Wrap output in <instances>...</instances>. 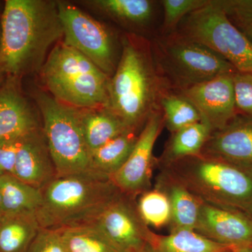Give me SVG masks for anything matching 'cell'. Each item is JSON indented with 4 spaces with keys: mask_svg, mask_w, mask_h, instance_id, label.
<instances>
[{
    "mask_svg": "<svg viewBox=\"0 0 252 252\" xmlns=\"http://www.w3.org/2000/svg\"><path fill=\"white\" fill-rule=\"evenodd\" d=\"M0 21V66L10 77L40 71L63 37L57 1L6 0Z\"/></svg>",
    "mask_w": 252,
    "mask_h": 252,
    "instance_id": "cell-1",
    "label": "cell"
},
{
    "mask_svg": "<svg viewBox=\"0 0 252 252\" xmlns=\"http://www.w3.org/2000/svg\"><path fill=\"white\" fill-rule=\"evenodd\" d=\"M169 89L158 72L151 41L127 33L109 83V107L127 127L140 132L152 113L160 109L162 93Z\"/></svg>",
    "mask_w": 252,
    "mask_h": 252,
    "instance_id": "cell-2",
    "label": "cell"
},
{
    "mask_svg": "<svg viewBox=\"0 0 252 252\" xmlns=\"http://www.w3.org/2000/svg\"><path fill=\"white\" fill-rule=\"evenodd\" d=\"M41 192L39 225L58 230L91 224L122 193L110 178L93 172L56 177Z\"/></svg>",
    "mask_w": 252,
    "mask_h": 252,
    "instance_id": "cell-3",
    "label": "cell"
},
{
    "mask_svg": "<svg viewBox=\"0 0 252 252\" xmlns=\"http://www.w3.org/2000/svg\"><path fill=\"white\" fill-rule=\"evenodd\" d=\"M161 170L203 203L252 217V170L202 154L181 159Z\"/></svg>",
    "mask_w": 252,
    "mask_h": 252,
    "instance_id": "cell-4",
    "label": "cell"
},
{
    "mask_svg": "<svg viewBox=\"0 0 252 252\" xmlns=\"http://www.w3.org/2000/svg\"><path fill=\"white\" fill-rule=\"evenodd\" d=\"M46 92L78 109L109 107L110 77L77 50L59 41L40 69Z\"/></svg>",
    "mask_w": 252,
    "mask_h": 252,
    "instance_id": "cell-5",
    "label": "cell"
},
{
    "mask_svg": "<svg viewBox=\"0 0 252 252\" xmlns=\"http://www.w3.org/2000/svg\"><path fill=\"white\" fill-rule=\"evenodd\" d=\"M156 67L167 87L183 91L225 74L238 72L215 51L177 31L151 40Z\"/></svg>",
    "mask_w": 252,
    "mask_h": 252,
    "instance_id": "cell-6",
    "label": "cell"
},
{
    "mask_svg": "<svg viewBox=\"0 0 252 252\" xmlns=\"http://www.w3.org/2000/svg\"><path fill=\"white\" fill-rule=\"evenodd\" d=\"M34 99L57 177L91 172L81 109L60 102L46 91H36Z\"/></svg>",
    "mask_w": 252,
    "mask_h": 252,
    "instance_id": "cell-7",
    "label": "cell"
},
{
    "mask_svg": "<svg viewBox=\"0 0 252 252\" xmlns=\"http://www.w3.org/2000/svg\"><path fill=\"white\" fill-rule=\"evenodd\" d=\"M177 32L207 46L237 72L252 74V44L230 21L218 0L188 15Z\"/></svg>",
    "mask_w": 252,
    "mask_h": 252,
    "instance_id": "cell-8",
    "label": "cell"
},
{
    "mask_svg": "<svg viewBox=\"0 0 252 252\" xmlns=\"http://www.w3.org/2000/svg\"><path fill=\"white\" fill-rule=\"evenodd\" d=\"M57 1L63 29V42L77 50L112 77L119 61L114 34L75 5Z\"/></svg>",
    "mask_w": 252,
    "mask_h": 252,
    "instance_id": "cell-9",
    "label": "cell"
},
{
    "mask_svg": "<svg viewBox=\"0 0 252 252\" xmlns=\"http://www.w3.org/2000/svg\"><path fill=\"white\" fill-rule=\"evenodd\" d=\"M91 224L120 252H154L158 235L142 220L135 198L122 193Z\"/></svg>",
    "mask_w": 252,
    "mask_h": 252,
    "instance_id": "cell-10",
    "label": "cell"
},
{
    "mask_svg": "<svg viewBox=\"0 0 252 252\" xmlns=\"http://www.w3.org/2000/svg\"><path fill=\"white\" fill-rule=\"evenodd\" d=\"M163 127V117L159 109L147 119L125 163L111 177L114 185L125 195L135 198L150 190L152 168L157 162L154 147Z\"/></svg>",
    "mask_w": 252,
    "mask_h": 252,
    "instance_id": "cell-11",
    "label": "cell"
},
{
    "mask_svg": "<svg viewBox=\"0 0 252 252\" xmlns=\"http://www.w3.org/2000/svg\"><path fill=\"white\" fill-rule=\"evenodd\" d=\"M234 74H222L181 91L195 106L201 122L210 126L212 131L224 127L238 114L233 86Z\"/></svg>",
    "mask_w": 252,
    "mask_h": 252,
    "instance_id": "cell-12",
    "label": "cell"
},
{
    "mask_svg": "<svg viewBox=\"0 0 252 252\" xmlns=\"http://www.w3.org/2000/svg\"><path fill=\"white\" fill-rule=\"evenodd\" d=\"M195 231L228 248L252 247V217L202 202Z\"/></svg>",
    "mask_w": 252,
    "mask_h": 252,
    "instance_id": "cell-13",
    "label": "cell"
},
{
    "mask_svg": "<svg viewBox=\"0 0 252 252\" xmlns=\"http://www.w3.org/2000/svg\"><path fill=\"white\" fill-rule=\"evenodd\" d=\"M200 154L252 170V117L238 114L212 131Z\"/></svg>",
    "mask_w": 252,
    "mask_h": 252,
    "instance_id": "cell-14",
    "label": "cell"
},
{
    "mask_svg": "<svg viewBox=\"0 0 252 252\" xmlns=\"http://www.w3.org/2000/svg\"><path fill=\"white\" fill-rule=\"evenodd\" d=\"M41 127L39 110L23 94L19 78L7 76L0 89V141L23 137Z\"/></svg>",
    "mask_w": 252,
    "mask_h": 252,
    "instance_id": "cell-15",
    "label": "cell"
},
{
    "mask_svg": "<svg viewBox=\"0 0 252 252\" xmlns=\"http://www.w3.org/2000/svg\"><path fill=\"white\" fill-rule=\"evenodd\" d=\"M13 175L39 189L57 177L42 127L23 137Z\"/></svg>",
    "mask_w": 252,
    "mask_h": 252,
    "instance_id": "cell-16",
    "label": "cell"
},
{
    "mask_svg": "<svg viewBox=\"0 0 252 252\" xmlns=\"http://www.w3.org/2000/svg\"><path fill=\"white\" fill-rule=\"evenodd\" d=\"M156 189L167 195L171 207L170 233L178 230H195L202 201L168 172L161 170Z\"/></svg>",
    "mask_w": 252,
    "mask_h": 252,
    "instance_id": "cell-17",
    "label": "cell"
},
{
    "mask_svg": "<svg viewBox=\"0 0 252 252\" xmlns=\"http://www.w3.org/2000/svg\"><path fill=\"white\" fill-rule=\"evenodd\" d=\"M83 2L116 22L137 28L152 23L157 5L151 0H91Z\"/></svg>",
    "mask_w": 252,
    "mask_h": 252,
    "instance_id": "cell-18",
    "label": "cell"
},
{
    "mask_svg": "<svg viewBox=\"0 0 252 252\" xmlns=\"http://www.w3.org/2000/svg\"><path fill=\"white\" fill-rule=\"evenodd\" d=\"M81 114L86 144L91 153L126 131L132 130L109 107L81 109Z\"/></svg>",
    "mask_w": 252,
    "mask_h": 252,
    "instance_id": "cell-19",
    "label": "cell"
},
{
    "mask_svg": "<svg viewBox=\"0 0 252 252\" xmlns=\"http://www.w3.org/2000/svg\"><path fill=\"white\" fill-rule=\"evenodd\" d=\"M42 202L41 189L10 174L0 175V216L35 213Z\"/></svg>",
    "mask_w": 252,
    "mask_h": 252,
    "instance_id": "cell-20",
    "label": "cell"
},
{
    "mask_svg": "<svg viewBox=\"0 0 252 252\" xmlns=\"http://www.w3.org/2000/svg\"><path fill=\"white\" fill-rule=\"evenodd\" d=\"M212 132L210 126L200 122L171 133L163 152L157 160L160 168L185 158L200 155Z\"/></svg>",
    "mask_w": 252,
    "mask_h": 252,
    "instance_id": "cell-21",
    "label": "cell"
},
{
    "mask_svg": "<svg viewBox=\"0 0 252 252\" xmlns=\"http://www.w3.org/2000/svg\"><path fill=\"white\" fill-rule=\"evenodd\" d=\"M41 227L35 213L0 216V252H28Z\"/></svg>",
    "mask_w": 252,
    "mask_h": 252,
    "instance_id": "cell-22",
    "label": "cell"
},
{
    "mask_svg": "<svg viewBox=\"0 0 252 252\" xmlns=\"http://www.w3.org/2000/svg\"><path fill=\"white\" fill-rule=\"evenodd\" d=\"M140 132L127 130L91 153V172L109 177L125 163L135 147Z\"/></svg>",
    "mask_w": 252,
    "mask_h": 252,
    "instance_id": "cell-23",
    "label": "cell"
},
{
    "mask_svg": "<svg viewBox=\"0 0 252 252\" xmlns=\"http://www.w3.org/2000/svg\"><path fill=\"white\" fill-rule=\"evenodd\" d=\"M159 107L163 117L164 127L171 133L201 122L198 110L181 91L165 89L159 99Z\"/></svg>",
    "mask_w": 252,
    "mask_h": 252,
    "instance_id": "cell-24",
    "label": "cell"
},
{
    "mask_svg": "<svg viewBox=\"0 0 252 252\" xmlns=\"http://www.w3.org/2000/svg\"><path fill=\"white\" fill-rule=\"evenodd\" d=\"M228 247L215 243L195 230H182L158 237L154 252H225Z\"/></svg>",
    "mask_w": 252,
    "mask_h": 252,
    "instance_id": "cell-25",
    "label": "cell"
},
{
    "mask_svg": "<svg viewBox=\"0 0 252 252\" xmlns=\"http://www.w3.org/2000/svg\"><path fill=\"white\" fill-rule=\"evenodd\" d=\"M69 252H120L94 225L61 230Z\"/></svg>",
    "mask_w": 252,
    "mask_h": 252,
    "instance_id": "cell-26",
    "label": "cell"
},
{
    "mask_svg": "<svg viewBox=\"0 0 252 252\" xmlns=\"http://www.w3.org/2000/svg\"><path fill=\"white\" fill-rule=\"evenodd\" d=\"M139 213L148 226L160 228L169 224L171 207L166 195L156 189L141 194L137 202Z\"/></svg>",
    "mask_w": 252,
    "mask_h": 252,
    "instance_id": "cell-27",
    "label": "cell"
},
{
    "mask_svg": "<svg viewBox=\"0 0 252 252\" xmlns=\"http://www.w3.org/2000/svg\"><path fill=\"white\" fill-rule=\"evenodd\" d=\"M210 0H162L163 20L160 34H169L177 31V27L188 15L201 9Z\"/></svg>",
    "mask_w": 252,
    "mask_h": 252,
    "instance_id": "cell-28",
    "label": "cell"
},
{
    "mask_svg": "<svg viewBox=\"0 0 252 252\" xmlns=\"http://www.w3.org/2000/svg\"><path fill=\"white\" fill-rule=\"evenodd\" d=\"M233 79L237 112L252 117V74L238 72Z\"/></svg>",
    "mask_w": 252,
    "mask_h": 252,
    "instance_id": "cell-29",
    "label": "cell"
},
{
    "mask_svg": "<svg viewBox=\"0 0 252 252\" xmlns=\"http://www.w3.org/2000/svg\"><path fill=\"white\" fill-rule=\"evenodd\" d=\"M28 252H69L61 230L40 228Z\"/></svg>",
    "mask_w": 252,
    "mask_h": 252,
    "instance_id": "cell-30",
    "label": "cell"
},
{
    "mask_svg": "<svg viewBox=\"0 0 252 252\" xmlns=\"http://www.w3.org/2000/svg\"><path fill=\"white\" fill-rule=\"evenodd\" d=\"M23 137L0 141V172L1 174L13 175L18 149Z\"/></svg>",
    "mask_w": 252,
    "mask_h": 252,
    "instance_id": "cell-31",
    "label": "cell"
},
{
    "mask_svg": "<svg viewBox=\"0 0 252 252\" xmlns=\"http://www.w3.org/2000/svg\"><path fill=\"white\" fill-rule=\"evenodd\" d=\"M252 44V16H228Z\"/></svg>",
    "mask_w": 252,
    "mask_h": 252,
    "instance_id": "cell-32",
    "label": "cell"
},
{
    "mask_svg": "<svg viewBox=\"0 0 252 252\" xmlns=\"http://www.w3.org/2000/svg\"><path fill=\"white\" fill-rule=\"evenodd\" d=\"M233 252H252L251 247H239V248H230Z\"/></svg>",
    "mask_w": 252,
    "mask_h": 252,
    "instance_id": "cell-33",
    "label": "cell"
},
{
    "mask_svg": "<svg viewBox=\"0 0 252 252\" xmlns=\"http://www.w3.org/2000/svg\"><path fill=\"white\" fill-rule=\"evenodd\" d=\"M6 77H7V74L4 72L3 68L0 66V89L1 86L4 84L5 80H6Z\"/></svg>",
    "mask_w": 252,
    "mask_h": 252,
    "instance_id": "cell-34",
    "label": "cell"
},
{
    "mask_svg": "<svg viewBox=\"0 0 252 252\" xmlns=\"http://www.w3.org/2000/svg\"><path fill=\"white\" fill-rule=\"evenodd\" d=\"M249 12L252 16V0H250V4H249Z\"/></svg>",
    "mask_w": 252,
    "mask_h": 252,
    "instance_id": "cell-35",
    "label": "cell"
},
{
    "mask_svg": "<svg viewBox=\"0 0 252 252\" xmlns=\"http://www.w3.org/2000/svg\"><path fill=\"white\" fill-rule=\"evenodd\" d=\"M1 21H0V51H1Z\"/></svg>",
    "mask_w": 252,
    "mask_h": 252,
    "instance_id": "cell-36",
    "label": "cell"
},
{
    "mask_svg": "<svg viewBox=\"0 0 252 252\" xmlns=\"http://www.w3.org/2000/svg\"><path fill=\"white\" fill-rule=\"evenodd\" d=\"M232 252L231 250H230H230H228V251H226V252Z\"/></svg>",
    "mask_w": 252,
    "mask_h": 252,
    "instance_id": "cell-37",
    "label": "cell"
},
{
    "mask_svg": "<svg viewBox=\"0 0 252 252\" xmlns=\"http://www.w3.org/2000/svg\"><path fill=\"white\" fill-rule=\"evenodd\" d=\"M2 175V174H1V172H0V175Z\"/></svg>",
    "mask_w": 252,
    "mask_h": 252,
    "instance_id": "cell-38",
    "label": "cell"
},
{
    "mask_svg": "<svg viewBox=\"0 0 252 252\" xmlns=\"http://www.w3.org/2000/svg\"></svg>",
    "mask_w": 252,
    "mask_h": 252,
    "instance_id": "cell-39",
    "label": "cell"
}]
</instances>
